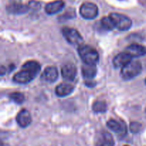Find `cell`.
<instances>
[{"label":"cell","instance_id":"cell-5","mask_svg":"<svg viewBox=\"0 0 146 146\" xmlns=\"http://www.w3.org/2000/svg\"><path fill=\"white\" fill-rule=\"evenodd\" d=\"M62 34L66 39L71 44H79L83 42V37L77 30L70 27H64L62 29Z\"/></svg>","mask_w":146,"mask_h":146},{"label":"cell","instance_id":"cell-20","mask_svg":"<svg viewBox=\"0 0 146 146\" xmlns=\"http://www.w3.org/2000/svg\"><path fill=\"white\" fill-rule=\"evenodd\" d=\"M101 23L102 27L106 30H112L115 28V25H114L113 24V21L112 19L110 17V16L104 17V18L101 19Z\"/></svg>","mask_w":146,"mask_h":146},{"label":"cell","instance_id":"cell-21","mask_svg":"<svg viewBox=\"0 0 146 146\" xmlns=\"http://www.w3.org/2000/svg\"><path fill=\"white\" fill-rule=\"evenodd\" d=\"M9 98H11L12 101H14L16 104H22L24 101V94L19 92H14L12 93L9 95Z\"/></svg>","mask_w":146,"mask_h":146},{"label":"cell","instance_id":"cell-18","mask_svg":"<svg viewBox=\"0 0 146 146\" xmlns=\"http://www.w3.org/2000/svg\"><path fill=\"white\" fill-rule=\"evenodd\" d=\"M24 69H27L28 71H29L31 74H34L35 76H36L38 74V73L40 72V70H41V66L36 61H29L26 62L24 65L22 66V68Z\"/></svg>","mask_w":146,"mask_h":146},{"label":"cell","instance_id":"cell-6","mask_svg":"<svg viewBox=\"0 0 146 146\" xmlns=\"http://www.w3.org/2000/svg\"><path fill=\"white\" fill-rule=\"evenodd\" d=\"M35 77V76L31 74L29 71L21 68L19 72H18L14 76L13 80H14V82L17 83V84H25L32 81Z\"/></svg>","mask_w":146,"mask_h":146},{"label":"cell","instance_id":"cell-13","mask_svg":"<svg viewBox=\"0 0 146 146\" xmlns=\"http://www.w3.org/2000/svg\"><path fill=\"white\" fill-rule=\"evenodd\" d=\"M58 76V70L54 66H48L45 68L42 74V78L48 83H53L56 81Z\"/></svg>","mask_w":146,"mask_h":146},{"label":"cell","instance_id":"cell-16","mask_svg":"<svg viewBox=\"0 0 146 146\" xmlns=\"http://www.w3.org/2000/svg\"><path fill=\"white\" fill-rule=\"evenodd\" d=\"M29 9V6L23 4H19V3H13L7 7V11L11 14H24L28 11Z\"/></svg>","mask_w":146,"mask_h":146},{"label":"cell","instance_id":"cell-24","mask_svg":"<svg viewBox=\"0 0 146 146\" xmlns=\"http://www.w3.org/2000/svg\"><path fill=\"white\" fill-rule=\"evenodd\" d=\"M124 146H129V145H124Z\"/></svg>","mask_w":146,"mask_h":146},{"label":"cell","instance_id":"cell-14","mask_svg":"<svg viewBox=\"0 0 146 146\" xmlns=\"http://www.w3.org/2000/svg\"><path fill=\"white\" fill-rule=\"evenodd\" d=\"M131 58L132 57L126 52L121 53L115 56V58H113V63L116 68H122L131 61Z\"/></svg>","mask_w":146,"mask_h":146},{"label":"cell","instance_id":"cell-3","mask_svg":"<svg viewBox=\"0 0 146 146\" xmlns=\"http://www.w3.org/2000/svg\"><path fill=\"white\" fill-rule=\"evenodd\" d=\"M110 17L112 19L115 28L121 31H127L132 26V21L127 16L118 13H111Z\"/></svg>","mask_w":146,"mask_h":146},{"label":"cell","instance_id":"cell-7","mask_svg":"<svg viewBox=\"0 0 146 146\" xmlns=\"http://www.w3.org/2000/svg\"><path fill=\"white\" fill-rule=\"evenodd\" d=\"M113 138L110 133L107 131H102L100 133L96 138V146H114Z\"/></svg>","mask_w":146,"mask_h":146},{"label":"cell","instance_id":"cell-4","mask_svg":"<svg viewBox=\"0 0 146 146\" xmlns=\"http://www.w3.org/2000/svg\"><path fill=\"white\" fill-rule=\"evenodd\" d=\"M80 14L82 17L86 19H95L98 14V7L94 3H84L80 7Z\"/></svg>","mask_w":146,"mask_h":146},{"label":"cell","instance_id":"cell-1","mask_svg":"<svg viewBox=\"0 0 146 146\" xmlns=\"http://www.w3.org/2000/svg\"><path fill=\"white\" fill-rule=\"evenodd\" d=\"M78 54L81 59L85 64H95L98 63L99 60L98 53L93 47L88 45L81 44L78 49Z\"/></svg>","mask_w":146,"mask_h":146},{"label":"cell","instance_id":"cell-11","mask_svg":"<svg viewBox=\"0 0 146 146\" xmlns=\"http://www.w3.org/2000/svg\"><path fill=\"white\" fill-rule=\"evenodd\" d=\"M65 3L62 0H56L48 3L45 7V11L48 14H55L63 9Z\"/></svg>","mask_w":146,"mask_h":146},{"label":"cell","instance_id":"cell-9","mask_svg":"<svg viewBox=\"0 0 146 146\" xmlns=\"http://www.w3.org/2000/svg\"><path fill=\"white\" fill-rule=\"evenodd\" d=\"M61 74L65 80L70 81H74L77 75L76 67L72 64H65L61 68Z\"/></svg>","mask_w":146,"mask_h":146},{"label":"cell","instance_id":"cell-10","mask_svg":"<svg viewBox=\"0 0 146 146\" xmlns=\"http://www.w3.org/2000/svg\"><path fill=\"white\" fill-rule=\"evenodd\" d=\"M17 122L21 128L29 126L31 123V116L27 110H21L17 116Z\"/></svg>","mask_w":146,"mask_h":146},{"label":"cell","instance_id":"cell-17","mask_svg":"<svg viewBox=\"0 0 146 146\" xmlns=\"http://www.w3.org/2000/svg\"><path fill=\"white\" fill-rule=\"evenodd\" d=\"M74 86L68 84H61L56 88V94L58 96L65 97L74 91Z\"/></svg>","mask_w":146,"mask_h":146},{"label":"cell","instance_id":"cell-25","mask_svg":"<svg viewBox=\"0 0 146 146\" xmlns=\"http://www.w3.org/2000/svg\"><path fill=\"white\" fill-rule=\"evenodd\" d=\"M145 84H146V80H145Z\"/></svg>","mask_w":146,"mask_h":146},{"label":"cell","instance_id":"cell-22","mask_svg":"<svg viewBox=\"0 0 146 146\" xmlns=\"http://www.w3.org/2000/svg\"><path fill=\"white\" fill-rule=\"evenodd\" d=\"M130 128H131V131H132L133 133H138L140 131H141V125L139 123L133 122L131 123Z\"/></svg>","mask_w":146,"mask_h":146},{"label":"cell","instance_id":"cell-15","mask_svg":"<svg viewBox=\"0 0 146 146\" xmlns=\"http://www.w3.org/2000/svg\"><path fill=\"white\" fill-rule=\"evenodd\" d=\"M83 76L88 80H92L96 76L97 73L96 67L95 64H88L84 63L81 68Z\"/></svg>","mask_w":146,"mask_h":146},{"label":"cell","instance_id":"cell-8","mask_svg":"<svg viewBox=\"0 0 146 146\" xmlns=\"http://www.w3.org/2000/svg\"><path fill=\"white\" fill-rule=\"evenodd\" d=\"M127 54H129L132 58L141 57L146 54V47L137 44H133L125 48Z\"/></svg>","mask_w":146,"mask_h":146},{"label":"cell","instance_id":"cell-2","mask_svg":"<svg viewBox=\"0 0 146 146\" xmlns=\"http://www.w3.org/2000/svg\"><path fill=\"white\" fill-rule=\"evenodd\" d=\"M142 71V65L138 61H131L122 67L121 76L125 80L132 79L139 75Z\"/></svg>","mask_w":146,"mask_h":146},{"label":"cell","instance_id":"cell-12","mask_svg":"<svg viewBox=\"0 0 146 146\" xmlns=\"http://www.w3.org/2000/svg\"><path fill=\"white\" fill-rule=\"evenodd\" d=\"M107 125L111 131L121 135H125L126 134V126L124 123L117 121L115 120H110L107 123Z\"/></svg>","mask_w":146,"mask_h":146},{"label":"cell","instance_id":"cell-23","mask_svg":"<svg viewBox=\"0 0 146 146\" xmlns=\"http://www.w3.org/2000/svg\"><path fill=\"white\" fill-rule=\"evenodd\" d=\"M29 8L33 9L34 10H38L41 8V4L38 1H31L29 4Z\"/></svg>","mask_w":146,"mask_h":146},{"label":"cell","instance_id":"cell-19","mask_svg":"<svg viewBox=\"0 0 146 146\" xmlns=\"http://www.w3.org/2000/svg\"><path fill=\"white\" fill-rule=\"evenodd\" d=\"M93 110L96 113H104L107 110V104L105 101H98L93 104Z\"/></svg>","mask_w":146,"mask_h":146}]
</instances>
